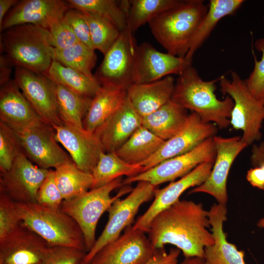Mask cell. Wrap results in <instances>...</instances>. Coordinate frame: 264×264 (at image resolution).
I'll list each match as a JSON object with an SVG mask.
<instances>
[{
	"label": "cell",
	"mask_w": 264,
	"mask_h": 264,
	"mask_svg": "<svg viewBox=\"0 0 264 264\" xmlns=\"http://www.w3.org/2000/svg\"><path fill=\"white\" fill-rule=\"evenodd\" d=\"M209 211L214 243L204 249L203 258L207 264H245L244 252L227 240L223 223L227 220L226 204L215 203Z\"/></svg>",
	"instance_id": "cell-23"
},
{
	"label": "cell",
	"mask_w": 264,
	"mask_h": 264,
	"mask_svg": "<svg viewBox=\"0 0 264 264\" xmlns=\"http://www.w3.org/2000/svg\"><path fill=\"white\" fill-rule=\"evenodd\" d=\"M175 84L172 75L150 83L134 84L127 89V96L134 110L144 117L172 99Z\"/></svg>",
	"instance_id": "cell-24"
},
{
	"label": "cell",
	"mask_w": 264,
	"mask_h": 264,
	"mask_svg": "<svg viewBox=\"0 0 264 264\" xmlns=\"http://www.w3.org/2000/svg\"><path fill=\"white\" fill-rule=\"evenodd\" d=\"M210 226L209 211L202 203L179 199L154 217L147 233L155 249L170 244L185 258H203L205 248L214 243Z\"/></svg>",
	"instance_id": "cell-1"
},
{
	"label": "cell",
	"mask_w": 264,
	"mask_h": 264,
	"mask_svg": "<svg viewBox=\"0 0 264 264\" xmlns=\"http://www.w3.org/2000/svg\"><path fill=\"white\" fill-rule=\"evenodd\" d=\"M216 151L213 137L206 139L191 151L165 160L149 170L123 179L122 186L144 181L156 186L186 175L198 165L215 160Z\"/></svg>",
	"instance_id": "cell-10"
},
{
	"label": "cell",
	"mask_w": 264,
	"mask_h": 264,
	"mask_svg": "<svg viewBox=\"0 0 264 264\" xmlns=\"http://www.w3.org/2000/svg\"><path fill=\"white\" fill-rule=\"evenodd\" d=\"M48 30L49 44L55 49H64L80 42L64 16L54 22Z\"/></svg>",
	"instance_id": "cell-42"
},
{
	"label": "cell",
	"mask_w": 264,
	"mask_h": 264,
	"mask_svg": "<svg viewBox=\"0 0 264 264\" xmlns=\"http://www.w3.org/2000/svg\"><path fill=\"white\" fill-rule=\"evenodd\" d=\"M179 0H130L128 28L134 32L142 25L166 11L177 5Z\"/></svg>",
	"instance_id": "cell-35"
},
{
	"label": "cell",
	"mask_w": 264,
	"mask_h": 264,
	"mask_svg": "<svg viewBox=\"0 0 264 264\" xmlns=\"http://www.w3.org/2000/svg\"><path fill=\"white\" fill-rule=\"evenodd\" d=\"M4 31L0 42L11 64L45 74L53 61L48 30L32 24H22Z\"/></svg>",
	"instance_id": "cell-5"
},
{
	"label": "cell",
	"mask_w": 264,
	"mask_h": 264,
	"mask_svg": "<svg viewBox=\"0 0 264 264\" xmlns=\"http://www.w3.org/2000/svg\"><path fill=\"white\" fill-rule=\"evenodd\" d=\"M155 186L140 181L123 199H116L110 207L108 220L83 262L87 264L104 245L116 239L123 230L131 225L140 206L154 197Z\"/></svg>",
	"instance_id": "cell-8"
},
{
	"label": "cell",
	"mask_w": 264,
	"mask_h": 264,
	"mask_svg": "<svg viewBox=\"0 0 264 264\" xmlns=\"http://www.w3.org/2000/svg\"><path fill=\"white\" fill-rule=\"evenodd\" d=\"M0 121L10 127H25L43 122L14 80L0 86Z\"/></svg>",
	"instance_id": "cell-25"
},
{
	"label": "cell",
	"mask_w": 264,
	"mask_h": 264,
	"mask_svg": "<svg viewBox=\"0 0 264 264\" xmlns=\"http://www.w3.org/2000/svg\"><path fill=\"white\" fill-rule=\"evenodd\" d=\"M14 80L44 123L52 127L63 123L58 112L54 84L48 77L16 67Z\"/></svg>",
	"instance_id": "cell-13"
},
{
	"label": "cell",
	"mask_w": 264,
	"mask_h": 264,
	"mask_svg": "<svg viewBox=\"0 0 264 264\" xmlns=\"http://www.w3.org/2000/svg\"><path fill=\"white\" fill-rule=\"evenodd\" d=\"M181 251L171 248L167 251L164 248L156 249L153 256L144 264H177Z\"/></svg>",
	"instance_id": "cell-46"
},
{
	"label": "cell",
	"mask_w": 264,
	"mask_h": 264,
	"mask_svg": "<svg viewBox=\"0 0 264 264\" xmlns=\"http://www.w3.org/2000/svg\"><path fill=\"white\" fill-rule=\"evenodd\" d=\"M55 179L64 200L78 197L91 189V174L78 168L73 162L62 164L54 169Z\"/></svg>",
	"instance_id": "cell-34"
},
{
	"label": "cell",
	"mask_w": 264,
	"mask_h": 264,
	"mask_svg": "<svg viewBox=\"0 0 264 264\" xmlns=\"http://www.w3.org/2000/svg\"><path fill=\"white\" fill-rule=\"evenodd\" d=\"M255 47L262 53L261 58L258 61L253 51L255 62L254 68L244 81L253 96L264 104V38L257 40Z\"/></svg>",
	"instance_id": "cell-40"
},
{
	"label": "cell",
	"mask_w": 264,
	"mask_h": 264,
	"mask_svg": "<svg viewBox=\"0 0 264 264\" xmlns=\"http://www.w3.org/2000/svg\"><path fill=\"white\" fill-rule=\"evenodd\" d=\"M188 115L186 109L171 99L156 110L142 117V125L166 141L181 130Z\"/></svg>",
	"instance_id": "cell-27"
},
{
	"label": "cell",
	"mask_w": 264,
	"mask_h": 264,
	"mask_svg": "<svg viewBox=\"0 0 264 264\" xmlns=\"http://www.w3.org/2000/svg\"><path fill=\"white\" fill-rule=\"evenodd\" d=\"M23 153L13 129L0 121V173L9 170L18 156Z\"/></svg>",
	"instance_id": "cell-38"
},
{
	"label": "cell",
	"mask_w": 264,
	"mask_h": 264,
	"mask_svg": "<svg viewBox=\"0 0 264 264\" xmlns=\"http://www.w3.org/2000/svg\"><path fill=\"white\" fill-rule=\"evenodd\" d=\"M216 155L211 173L201 185L189 194L205 193L213 196L218 203L226 204L228 200L227 180L231 167L240 153L247 147L238 136L213 137Z\"/></svg>",
	"instance_id": "cell-15"
},
{
	"label": "cell",
	"mask_w": 264,
	"mask_h": 264,
	"mask_svg": "<svg viewBox=\"0 0 264 264\" xmlns=\"http://www.w3.org/2000/svg\"><path fill=\"white\" fill-rule=\"evenodd\" d=\"M10 127L19 140L23 153L37 166L45 169H55L64 163L73 162L56 140L55 130L52 126L42 122L28 126Z\"/></svg>",
	"instance_id": "cell-9"
},
{
	"label": "cell",
	"mask_w": 264,
	"mask_h": 264,
	"mask_svg": "<svg viewBox=\"0 0 264 264\" xmlns=\"http://www.w3.org/2000/svg\"><path fill=\"white\" fill-rule=\"evenodd\" d=\"M220 90L234 101L230 124L233 128L241 130L242 141L247 146L259 140L264 120V104L256 99L248 89L244 80L235 71H231V79L219 77Z\"/></svg>",
	"instance_id": "cell-7"
},
{
	"label": "cell",
	"mask_w": 264,
	"mask_h": 264,
	"mask_svg": "<svg viewBox=\"0 0 264 264\" xmlns=\"http://www.w3.org/2000/svg\"><path fill=\"white\" fill-rule=\"evenodd\" d=\"M53 83L58 112L63 123L80 130H85L83 120L92 98L80 95L60 84Z\"/></svg>",
	"instance_id": "cell-31"
},
{
	"label": "cell",
	"mask_w": 264,
	"mask_h": 264,
	"mask_svg": "<svg viewBox=\"0 0 264 264\" xmlns=\"http://www.w3.org/2000/svg\"><path fill=\"white\" fill-rule=\"evenodd\" d=\"M92 49L81 42L62 49L52 48L53 61L88 75H93L97 56Z\"/></svg>",
	"instance_id": "cell-36"
},
{
	"label": "cell",
	"mask_w": 264,
	"mask_h": 264,
	"mask_svg": "<svg viewBox=\"0 0 264 264\" xmlns=\"http://www.w3.org/2000/svg\"><path fill=\"white\" fill-rule=\"evenodd\" d=\"M122 177L118 178L78 197L64 200L62 203L60 209L72 218L81 228L87 253L96 240V227L102 215L116 199L130 193L133 189L130 185L122 186Z\"/></svg>",
	"instance_id": "cell-6"
},
{
	"label": "cell",
	"mask_w": 264,
	"mask_h": 264,
	"mask_svg": "<svg viewBox=\"0 0 264 264\" xmlns=\"http://www.w3.org/2000/svg\"><path fill=\"white\" fill-rule=\"evenodd\" d=\"M143 169V167L140 163H127L115 152H103L91 173L93 185L91 189L106 185L123 176H134L142 173Z\"/></svg>",
	"instance_id": "cell-32"
},
{
	"label": "cell",
	"mask_w": 264,
	"mask_h": 264,
	"mask_svg": "<svg viewBox=\"0 0 264 264\" xmlns=\"http://www.w3.org/2000/svg\"><path fill=\"white\" fill-rule=\"evenodd\" d=\"M142 117L128 96L121 106L94 132L105 153L115 152L142 126Z\"/></svg>",
	"instance_id": "cell-22"
},
{
	"label": "cell",
	"mask_w": 264,
	"mask_h": 264,
	"mask_svg": "<svg viewBox=\"0 0 264 264\" xmlns=\"http://www.w3.org/2000/svg\"><path fill=\"white\" fill-rule=\"evenodd\" d=\"M87 252L66 246H50L39 264H79Z\"/></svg>",
	"instance_id": "cell-41"
},
{
	"label": "cell",
	"mask_w": 264,
	"mask_h": 264,
	"mask_svg": "<svg viewBox=\"0 0 264 264\" xmlns=\"http://www.w3.org/2000/svg\"><path fill=\"white\" fill-rule=\"evenodd\" d=\"M22 222L51 246L87 250L84 236L77 222L60 208L35 202L17 203Z\"/></svg>",
	"instance_id": "cell-4"
},
{
	"label": "cell",
	"mask_w": 264,
	"mask_h": 264,
	"mask_svg": "<svg viewBox=\"0 0 264 264\" xmlns=\"http://www.w3.org/2000/svg\"><path fill=\"white\" fill-rule=\"evenodd\" d=\"M63 200V196L55 181L54 170L50 169L38 190L36 202L53 208H60Z\"/></svg>",
	"instance_id": "cell-43"
},
{
	"label": "cell",
	"mask_w": 264,
	"mask_h": 264,
	"mask_svg": "<svg viewBox=\"0 0 264 264\" xmlns=\"http://www.w3.org/2000/svg\"><path fill=\"white\" fill-rule=\"evenodd\" d=\"M13 66L6 55L0 57V85L3 86L8 83L10 80L11 66Z\"/></svg>",
	"instance_id": "cell-47"
},
{
	"label": "cell",
	"mask_w": 264,
	"mask_h": 264,
	"mask_svg": "<svg viewBox=\"0 0 264 264\" xmlns=\"http://www.w3.org/2000/svg\"><path fill=\"white\" fill-rule=\"evenodd\" d=\"M79 264H84V263L83 262H82L80 263H79Z\"/></svg>",
	"instance_id": "cell-51"
},
{
	"label": "cell",
	"mask_w": 264,
	"mask_h": 264,
	"mask_svg": "<svg viewBox=\"0 0 264 264\" xmlns=\"http://www.w3.org/2000/svg\"><path fill=\"white\" fill-rule=\"evenodd\" d=\"M49 170L37 166L22 153L9 170L0 173V192L17 203L35 202Z\"/></svg>",
	"instance_id": "cell-14"
},
{
	"label": "cell",
	"mask_w": 264,
	"mask_h": 264,
	"mask_svg": "<svg viewBox=\"0 0 264 264\" xmlns=\"http://www.w3.org/2000/svg\"><path fill=\"white\" fill-rule=\"evenodd\" d=\"M244 2L243 0H210L208 10L197 27L185 59L192 62L196 52L219 21L225 16L233 14Z\"/></svg>",
	"instance_id": "cell-28"
},
{
	"label": "cell",
	"mask_w": 264,
	"mask_h": 264,
	"mask_svg": "<svg viewBox=\"0 0 264 264\" xmlns=\"http://www.w3.org/2000/svg\"><path fill=\"white\" fill-rule=\"evenodd\" d=\"M165 141L142 125L115 153L127 163H140L156 153Z\"/></svg>",
	"instance_id": "cell-30"
},
{
	"label": "cell",
	"mask_w": 264,
	"mask_h": 264,
	"mask_svg": "<svg viewBox=\"0 0 264 264\" xmlns=\"http://www.w3.org/2000/svg\"><path fill=\"white\" fill-rule=\"evenodd\" d=\"M50 246L22 222L0 242V264H39Z\"/></svg>",
	"instance_id": "cell-19"
},
{
	"label": "cell",
	"mask_w": 264,
	"mask_h": 264,
	"mask_svg": "<svg viewBox=\"0 0 264 264\" xmlns=\"http://www.w3.org/2000/svg\"><path fill=\"white\" fill-rule=\"evenodd\" d=\"M18 1L17 0H0V25L9 9L13 5H16Z\"/></svg>",
	"instance_id": "cell-48"
},
{
	"label": "cell",
	"mask_w": 264,
	"mask_h": 264,
	"mask_svg": "<svg viewBox=\"0 0 264 264\" xmlns=\"http://www.w3.org/2000/svg\"><path fill=\"white\" fill-rule=\"evenodd\" d=\"M250 158L253 167L247 171L246 179L253 187L264 190V142L253 145Z\"/></svg>",
	"instance_id": "cell-45"
},
{
	"label": "cell",
	"mask_w": 264,
	"mask_h": 264,
	"mask_svg": "<svg viewBox=\"0 0 264 264\" xmlns=\"http://www.w3.org/2000/svg\"><path fill=\"white\" fill-rule=\"evenodd\" d=\"M192 62L185 58L158 51L150 44L138 45L135 56L134 84H144L160 80L172 74H180Z\"/></svg>",
	"instance_id": "cell-18"
},
{
	"label": "cell",
	"mask_w": 264,
	"mask_h": 264,
	"mask_svg": "<svg viewBox=\"0 0 264 264\" xmlns=\"http://www.w3.org/2000/svg\"><path fill=\"white\" fill-rule=\"evenodd\" d=\"M208 6L202 0H181L149 22L152 34L167 52L185 58Z\"/></svg>",
	"instance_id": "cell-3"
},
{
	"label": "cell",
	"mask_w": 264,
	"mask_h": 264,
	"mask_svg": "<svg viewBox=\"0 0 264 264\" xmlns=\"http://www.w3.org/2000/svg\"><path fill=\"white\" fill-rule=\"evenodd\" d=\"M217 132L216 125L203 122L197 113L192 112L180 131L165 141L154 155L140 163L143 167L142 172L165 160L191 151L206 139L213 137Z\"/></svg>",
	"instance_id": "cell-16"
},
{
	"label": "cell",
	"mask_w": 264,
	"mask_h": 264,
	"mask_svg": "<svg viewBox=\"0 0 264 264\" xmlns=\"http://www.w3.org/2000/svg\"><path fill=\"white\" fill-rule=\"evenodd\" d=\"M180 264H207L203 258L190 257L184 258Z\"/></svg>",
	"instance_id": "cell-49"
},
{
	"label": "cell",
	"mask_w": 264,
	"mask_h": 264,
	"mask_svg": "<svg viewBox=\"0 0 264 264\" xmlns=\"http://www.w3.org/2000/svg\"><path fill=\"white\" fill-rule=\"evenodd\" d=\"M136 40L129 28L120 35L104 55L94 75L100 83L113 85L127 89L134 84L133 74L137 47Z\"/></svg>",
	"instance_id": "cell-11"
},
{
	"label": "cell",
	"mask_w": 264,
	"mask_h": 264,
	"mask_svg": "<svg viewBox=\"0 0 264 264\" xmlns=\"http://www.w3.org/2000/svg\"><path fill=\"white\" fill-rule=\"evenodd\" d=\"M51 81L84 97L92 98L101 86L94 75H88L53 60L44 74Z\"/></svg>",
	"instance_id": "cell-29"
},
{
	"label": "cell",
	"mask_w": 264,
	"mask_h": 264,
	"mask_svg": "<svg viewBox=\"0 0 264 264\" xmlns=\"http://www.w3.org/2000/svg\"><path fill=\"white\" fill-rule=\"evenodd\" d=\"M88 23L93 47L104 55L112 46L121 31L109 20L97 14L83 12Z\"/></svg>",
	"instance_id": "cell-37"
},
{
	"label": "cell",
	"mask_w": 264,
	"mask_h": 264,
	"mask_svg": "<svg viewBox=\"0 0 264 264\" xmlns=\"http://www.w3.org/2000/svg\"><path fill=\"white\" fill-rule=\"evenodd\" d=\"M69 7L60 0H22L6 15L0 25V32L22 24H32L48 30Z\"/></svg>",
	"instance_id": "cell-20"
},
{
	"label": "cell",
	"mask_w": 264,
	"mask_h": 264,
	"mask_svg": "<svg viewBox=\"0 0 264 264\" xmlns=\"http://www.w3.org/2000/svg\"><path fill=\"white\" fill-rule=\"evenodd\" d=\"M70 7L97 14L112 23L121 31L128 27L129 0L121 2L120 6L114 0H68Z\"/></svg>",
	"instance_id": "cell-33"
},
{
	"label": "cell",
	"mask_w": 264,
	"mask_h": 264,
	"mask_svg": "<svg viewBox=\"0 0 264 264\" xmlns=\"http://www.w3.org/2000/svg\"><path fill=\"white\" fill-rule=\"evenodd\" d=\"M127 90L113 85L103 84L92 98L83 120L84 130L90 133L95 131L124 102Z\"/></svg>",
	"instance_id": "cell-26"
},
{
	"label": "cell",
	"mask_w": 264,
	"mask_h": 264,
	"mask_svg": "<svg viewBox=\"0 0 264 264\" xmlns=\"http://www.w3.org/2000/svg\"><path fill=\"white\" fill-rule=\"evenodd\" d=\"M143 231L131 225L116 239L101 248L86 264H144L154 254Z\"/></svg>",
	"instance_id": "cell-12"
},
{
	"label": "cell",
	"mask_w": 264,
	"mask_h": 264,
	"mask_svg": "<svg viewBox=\"0 0 264 264\" xmlns=\"http://www.w3.org/2000/svg\"><path fill=\"white\" fill-rule=\"evenodd\" d=\"M22 223L16 202L0 192V242L14 232Z\"/></svg>",
	"instance_id": "cell-39"
},
{
	"label": "cell",
	"mask_w": 264,
	"mask_h": 264,
	"mask_svg": "<svg viewBox=\"0 0 264 264\" xmlns=\"http://www.w3.org/2000/svg\"><path fill=\"white\" fill-rule=\"evenodd\" d=\"M258 227L261 228H264V218L261 219L257 223Z\"/></svg>",
	"instance_id": "cell-50"
},
{
	"label": "cell",
	"mask_w": 264,
	"mask_h": 264,
	"mask_svg": "<svg viewBox=\"0 0 264 264\" xmlns=\"http://www.w3.org/2000/svg\"><path fill=\"white\" fill-rule=\"evenodd\" d=\"M215 160L201 163L189 173L161 189H155L154 199L148 209L135 221L133 228L147 233L150 224L159 212L179 200L181 195L191 187L202 184L209 176Z\"/></svg>",
	"instance_id": "cell-17"
},
{
	"label": "cell",
	"mask_w": 264,
	"mask_h": 264,
	"mask_svg": "<svg viewBox=\"0 0 264 264\" xmlns=\"http://www.w3.org/2000/svg\"><path fill=\"white\" fill-rule=\"evenodd\" d=\"M219 77L204 81L192 65L178 75L172 99L182 107L197 113L205 123L215 124L220 129L230 125L234 101L229 96L219 100L215 94Z\"/></svg>",
	"instance_id": "cell-2"
},
{
	"label": "cell",
	"mask_w": 264,
	"mask_h": 264,
	"mask_svg": "<svg viewBox=\"0 0 264 264\" xmlns=\"http://www.w3.org/2000/svg\"><path fill=\"white\" fill-rule=\"evenodd\" d=\"M52 127L55 130L56 140L68 152L76 166L91 174L100 154L104 152L94 134L64 123Z\"/></svg>",
	"instance_id": "cell-21"
},
{
	"label": "cell",
	"mask_w": 264,
	"mask_h": 264,
	"mask_svg": "<svg viewBox=\"0 0 264 264\" xmlns=\"http://www.w3.org/2000/svg\"><path fill=\"white\" fill-rule=\"evenodd\" d=\"M78 40L95 50L91 40L89 28L84 13L78 9H68L64 16Z\"/></svg>",
	"instance_id": "cell-44"
}]
</instances>
